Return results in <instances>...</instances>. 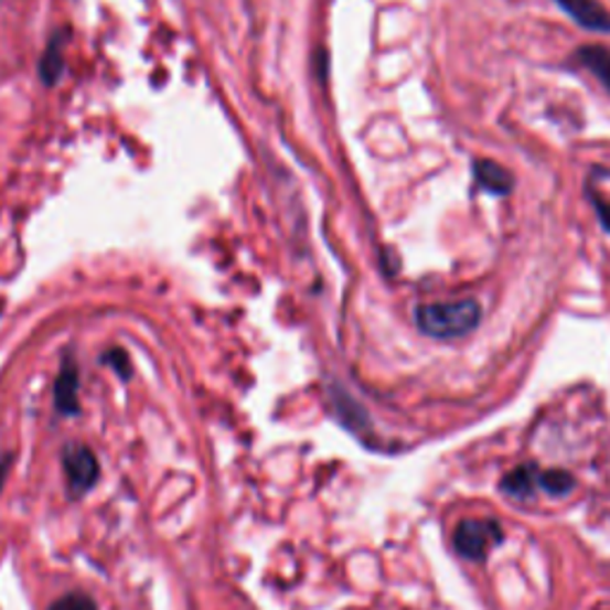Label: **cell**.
Here are the masks:
<instances>
[{
	"instance_id": "2",
	"label": "cell",
	"mask_w": 610,
	"mask_h": 610,
	"mask_svg": "<svg viewBox=\"0 0 610 610\" xmlns=\"http://www.w3.org/2000/svg\"><path fill=\"white\" fill-rule=\"evenodd\" d=\"M501 539L503 534L496 520H463L453 537L458 554L468 560H484Z\"/></svg>"
},
{
	"instance_id": "1",
	"label": "cell",
	"mask_w": 610,
	"mask_h": 610,
	"mask_svg": "<svg viewBox=\"0 0 610 610\" xmlns=\"http://www.w3.org/2000/svg\"><path fill=\"white\" fill-rule=\"evenodd\" d=\"M482 308L478 301H451V303H425L415 310L420 332L435 339H458L470 334L480 324Z\"/></svg>"
},
{
	"instance_id": "7",
	"label": "cell",
	"mask_w": 610,
	"mask_h": 610,
	"mask_svg": "<svg viewBox=\"0 0 610 610\" xmlns=\"http://www.w3.org/2000/svg\"><path fill=\"white\" fill-rule=\"evenodd\" d=\"M474 182L480 184V189L496 193V196H503V193H509L513 189V176L511 172L496 165L494 160H480L474 162Z\"/></svg>"
},
{
	"instance_id": "12",
	"label": "cell",
	"mask_w": 610,
	"mask_h": 610,
	"mask_svg": "<svg viewBox=\"0 0 610 610\" xmlns=\"http://www.w3.org/2000/svg\"><path fill=\"white\" fill-rule=\"evenodd\" d=\"M106 363L108 365H113L115 370H117V375H120V377H129L131 375V365H129V355L125 353V351H110L108 355H106Z\"/></svg>"
},
{
	"instance_id": "13",
	"label": "cell",
	"mask_w": 610,
	"mask_h": 610,
	"mask_svg": "<svg viewBox=\"0 0 610 610\" xmlns=\"http://www.w3.org/2000/svg\"><path fill=\"white\" fill-rule=\"evenodd\" d=\"M591 201H593V207H597V215L601 220V225L610 232V201L601 199L599 193H591Z\"/></svg>"
},
{
	"instance_id": "8",
	"label": "cell",
	"mask_w": 610,
	"mask_h": 610,
	"mask_svg": "<svg viewBox=\"0 0 610 610\" xmlns=\"http://www.w3.org/2000/svg\"><path fill=\"white\" fill-rule=\"evenodd\" d=\"M65 39H67L65 32H57L51 39L46 53H43V57H41V79L46 84H55L57 79H61V74L65 69V57H63Z\"/></svg>"
},
{
	"instance_id": "6",
	"label": "cell",
	"mask_w": 610,
	"mask_h": 610,
	"mask_svg": "<svg viewBox=\"0 0 610 610\" xmlns=\"http://www.w3.org/2000/svg\"><path fill=\"white\" fill-rule=\"evenodd\" d=\"M539 478L542 470L537 465H520L505 474L501 489L503 494H509L513 499H529L534 496V491L539 489Z\"/></svg>"
},
{
	"instance_id": "11",
	"label": "cell",
	"mask_w": 610,
	"mask_h": 610,
	"mask_svg": "<svg viewBox=\"0 0 610 610\" xmlns=\"http://www.w3.org/2000/svg\"><path fill=\"white\" fill-rule=\"evenodd\" d=\"M49 610H98V608L92 597L74 591V593H67V597H63V599H57Z\"/></svg>"
},
{
	"instance_id": "9",
	"label": "cell",
	"mask_w": 610,
	"mask_h": 610,
	"mask_svg": "<svg viewBox=\"0 0 610 610\" xmlns=\"http://www.w3.org/2000/svg\"><path fill=\"white\" fill-rule=\"evenodd\" d=\"M579 61L597 77L610 94V51L603 46H585L579 51Z\"/></svg>"
},
{
	"instance_id": "3",
	"label": "cell",
	"mask_w": 610,
	"mask_h": 610,
	"mask_svg": "<svg viewBox=\"0 0 610 610\" xmlns=\"http://www.w3.org/2000/svg\"><path fill=\"white\" fill-rule=\"evenodd\" d=\"M63 465L67 474V486L72 496H82L86 494L98 482V460L94 451L88 446L82 443H69L65 453H63Z\"/></svg>"
},
{
	"instance_id": "14",
	"label": "cell",
	"mask_w": 610,
	"mask_h": 610,
	"mask_svg": "<svg viewBox=\"0 0 610 610\" xmlns=\"http://www.w3.org/2000/svg\"><path fill=\"white\" fill-rule=\"evenodd\" d=\"M8 468H10V460H8V456H6L3 460H0V486H3V482H6V472H8Z\"/></svg>"
},
{
	"instance_id": "4",
	"label": "cell",
	"mask_w": 610,
	"mask_h": 610,
	"mask_svg": "<svg viewBox=\"0 0 610 610\" xmlns=\"http://www.w3.org/2000/svg\"><path fill=\"white\" fill-rule=\"evenodd\" d=\"M570 18L589 32H610V12L599 0H556Z\"/></svg>"
},
{
	"instance_id": "10",
	"label": "cell",
	"mask_w": 610,
	"mask_h": 610,
	"mask_svg": "<svg viewBox=\"0 0 610 610\" xmlns=\"http://www.w3.org/2000/svg\"><path fill=\"white\" fill-rule=\"evenodd\" d=\"M575 486L572 474H568L565 470H542L539 478V489H544L548 496H565L568 491Z\"/></svg>"
},
{
	"instance_id": "5",
	"label": "cell",
	"mask_w": 610,
	"mask_h": 610,
	"mask_svg": "<svg viewBox=\"0 0 610 610\" xmlns=\"http://www.w3.org/2000/svg\"><path fill=\"white\" fill-rule=\"evenodd\" d=\"M77 389H79L77 367H74L72 361H65L61 375H57V382H55V406H57V410L65 413V415H77L79 413Z\"/></svg>"
}]
</instances>
